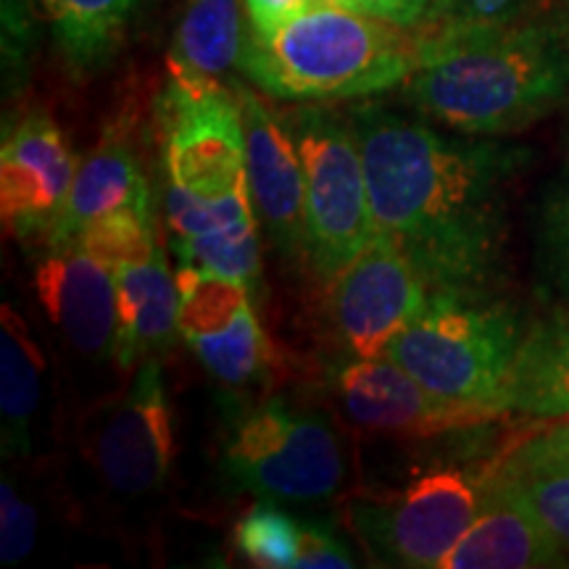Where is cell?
Listing matches in <instances>:
<instances>
[{
    "mask_svg": "<svg viewBox=\"0 0 569 569\" xmlns=\"http://www.w3.org/2000/svg\"><path fill=\"white\" fill-rule=\"evenodd\" d=\"M146 177L134 159L132 148L122 134H106L101 146L77 167L67 203L51 230L46 234L48 248L63 246L80 234L84 227L106 217V213L132 203H148Z\"/></svg>",
    "mask_w": 569,
    "mask_h": 569,
    "instance_id": "ac0fdd59",
    "label": "cell"
},
{
    "mask_svg": "<svg viewBox=\"0 0 569 569\" xmlns=\"http://www.w3.org/2000/svg\"><path fill=\"white\" fill-rule=\"evenodd\" d=\"M74 177L77 163L59 124L42 111L21 117L6 130L0 148V213L6 230L17 238L48 234Z\"/></svg>",
    "mask_w": 569,
    "mask_h": 569,
    "instance_id": "7c38bea8",
    "label": "cell"
},
{
    "mask_svg": "<svg viewBox=\"0 0 569 569\" xmlns=\"http://www.w3.org/2000/svg\"><path fill=\"white\" fill-rule=\"evenodd\" d=\"M338 398L356 425L386 436L427 438L465 430L503 415L496 407L465 403L427 390L407 369L386 359L346 361L338 372Z\"/></svg>",
    "mask_w": 569,
    "mask_h": 569,
    "instance_id": "8fae6325",
    "label": "cell"
},
{
    "mask_svg": "<svg viewBox=\"0 0 569 569\" xmlns=\"http://www.w3.org/2000/svg\"><path fill=\"white\" fill-rule=\"evenodd\" d=\"M74 71L103 67L130 30L140 0H34Z\"/></svg>",
    "mask_w": 569,
    "mask_h": 569,
    "instance_id": "7402d4cb",
    "label": "cell"
},
{
    "mask_svg": "<svg viewBox=\"0 0 569 569\" xmlns=\"http://www.w3.org/2000/svg\"><path fill=\"white\" fill-rule=\"evenodd\" d=\"M561 540L546 528L509 467L490 472L478 517L440 569H536L567 565Z\"/></svg>",
    "mask_w": 569,
    "mask_h": 569,
    "instance_id": "5bb4252c",
    "label": "cell"
},
{
    "mask_svg": "<svg viewBox=\"0 0 569 569\" xmlns=\"http://www.w3.org/2000/svg\"><path fill=\"white\" fill-rule=\"evenodd\" d=\"M34 538H38V511L3 478L0 482V561L19 565L32 553Z\"/></svg>",
    "mask_w": 569,
    "mask_h": 569,
    "instance_id": "484cf974",
    "label": "cell"
},
{
    "mask_svg": "<svg viewBox=\"0 0 569 569\" xmlns=\"http://www.w3.org/2000/svg\"><path fill=\"white\" fill-rule=\"evenodd\" d=\"M306 182V256L336 277L375 234L369 188L353 124L325 109L296 111L284 122Z\"/></svg>",
    "mask_w": 569,
    "mask_h": 569,
    "instance_id": "5b68a950",
    "label": "cell"
},
{
    "mask_svg": "<svg viewBox=\"0 0 569 569\" xmlns=\"http://www.w3.org/2000/svg\"><path fill=\"white\" fill-rule=\"evenodd\" d=\"M525 340L515 309L482 290H432L388 359L432 393L501 409V396ZM503 411V409H501Z\"/></svg>",
    "mask_w": 569,
    "mask_h": 569,
    "instance_id": "277c9868",
    "label": "cell"
},
{
    "mask_svg": "<svg viewBox=\"0 0 569 569\" xmlns=\"http://www.w3.org/2000/svg\"><path fill=\"white\" fill-rule=\"evenodd\" d=\"M296 567L301 569H346L353 567L351 551L346 549L343 540L327 525L306 522L301 525V538H298V559Z\"/></svg>",
    "mask_w": 569,
    "mask_h": 569,
    "instance_id": "f546056e",
    "label": "cell"
},
{
    "mask_svg": "<svg viewBox=\"0 0 569 569\" xmlns=\"http://www.w3.org/2000/svg\"><path fill=\"white\" fill-rule=\"evenodd\" d=\"M543 256L549 272L569 293V174L551 196L543 213Z\"/></svg>",
    "mask_w": 569,
    "mask_h": 569,
    "instance_id": "4316f807",
    "label": "cell"
},
{
    "mask_svg": "<svg viewBox=\"0 0 569 569\" xmlns=\"http://www.w3.org/2000/svg\"><path fill=\"white\" fill-rule=\"evenodd\" d=\"M501 409L540 419L569 417V311L525 332Z\"/></svg>",
    "mask_w": 569,
    "mask_h": 569,
    "instance_id": "d6986e66",
    "label": "cell"
},
{
    "mask_svg": "<svg viewBox=\"0 0 569 569\" xmlns=\"http://www.w3.org/2000/svg\"><path fill=\"white\" fill-rule=\"evenodd\" d=\"M528 0H448L443 19L430 30H482L519 19Z\"/></svg>",
    "mask_w": 569,
    "mask_h": 569,
    "instance_id": "83f0119b",
    "label": "cell"
},
{
    "mask_svg": "<svg viewBox=\"0 0 569 569\" xmlns=\"http://www.w3.org/2000/svg\"><path fill=\"white\" fill-rule=\"evenodd\" d=\"M446 6L448 0H356V11L419 32L436 27L443 19Z\"/></svg>",
    "mask_w": 569,
    "mask_h": 569,
    "instance_id": "f1b7e54d",
    "label": "cell"
},
{
    "mask_svg": "<svg viewBox=\"0 0 569 569\" xmlns=\"http://www.w3.org/2000/svg\"><path fill=\"white\" fill-rule=\"evenodd\" d=\"M88 453L101 480L119 496H148L167 482L174 427L159 356L142 359L130 386L98 409Z\"/></svg>",
    "mask_w": 569,
    "mask_h": 569,
    "instance_id": "9c48e42d",
    "label": "cell"
},
{
    "mask_svg": "<svg viewBox=\"0 0 569 569\" xmlns=\"http://www.w3.org/2000/svg\"><path fill=\"white\" fill-rule=\"evenodd\" d=\"M511 465L519 467H551L567 469L569 472V425H561L557 430L546 432L528 446L519 448Z\"/></svg>",
    "mask_w": 569,
    "mask_h": 569,
    "instance_id": "4dcf8cb0",
    "label": "cell"
},
{
    "mask_svg": "<svg viewBox=\"0 0 569 569\" xmlns=\"http://www.w3.org/2000/svg\"><path fill=\"white\" fill-rule=\"evenodd\" d=\"M422 48L425 32L317 0L277 32L248 34L240 69L277 101H348L407 82Z\"/></svg>",
    "mask_w": 569,
    "mask_h": 569,
    "instance_id": "3957f363",
    "label": "cell"
},
{
    "mask_svg": "<svg viewBox=\"0 0 569 569\" xmlns=\"http://www.w3.org/2000/svg\"><path fill=\"white\" fill-rule=\"evenodd\" d=\"M42 356L24 319L9 303L0 311V419L3 453L24 457L30 451L32 419L40 407Z\"/></svg>",
    "mask_w": 569,
    "mask_h": 569,
    "instance_id": "ffe728a7",
    "label": "cell"
},
{
    "mask_svg": "<svg viewBox=\"0 0 569 569\" xmlns=\"http://www.w3.org/2000/svg\"><path fill=\"white\" fill-rule=\"evenodd\" d=\"M375 232L409 256L430 290H482L501 264L509 184L522 148L446 138L380 106L353 111Z\"/></svg>",
    "mask_w": 569,
    "mask_h": 569,
    "instance_id": "6da1fadb",
    "label": "cell"
},
{
    "mask_svg": "<svg viewBox=\"0 0 569 569\" xmlns=\"http://www.w3.org/2000/svg\"><path fill=\"white\" fill-rule=\"evenodd\" d=\"M569 90V24L511 21L482 30H425L403 96L432 122L469 138L538 122Z\"/></svg>",
    "mask_w": 569,
    "mask_h": 569,
    "instance_id": "7a4b0ae2",
    "label": "cell"
},
{
    "mask_svg": "<svg viewBox=\"0 0 569 569\" xmlns=\"http://www.w3.org/2000/svg\"><path fill=\"white\" fill-rule=\"evenodd\" d=\"M246 40L240 0H188L169 53V71L219 80L240 67Z\"/></svg>",
    "mask_w": 569,
    "mask_h": 569,
    "instance_id": "44dd1931",
    "label": "cell"
},
{
    "mask_svg": "<svg viewBox=\"0 0 569 569\" xmlns=\"http://www.w3.org/2000/svg\"><path fill=\"white\" fill-rule=\"evenodd\" d=\"M432 290L388 234L372 240L332 277V319L356 359H386Z\"/></svg>",
    "mask_w": 569,
    "mask_h": 569,
    "instance_id": "30bf717a",
    "label": "cell"
},
{
    "mask_svg": "<svg viewBox=\"0 0 569 569\" xmlns=\"http://www.w3.org/2000/svg\"><path fill=\"white\" fill-rule=\"evenodd\" d=\"M325 3H332V6H343V9H353V11H356V0H325Z\"/></svg>",
    "mask_w": 569,
    "mask_h": 569,
    "instance_id": "d6a6232c",
    "label": "cell"
},
{
    "mask_svg": "<svg viewBox=\"0 0 569 569\" xmlns=\"http://www.w3.org/2000/svg\"><path fill=\"white\" fill-rule=\"evenodd\" d=\"M232 538L248 565L288 569L296 567L301 525H296L293 517L284 515L267 498V501L256 503L238 519Z\"/></svg>",
    "mask_w": 569,
    "mask_h": 569,
    "instance_id": "cb8c5ba5",
    "label": "cell"
},
{
    "mask_svg": "<svg viewBox=\"0 0 569 569\" xmlns=\"http://www.w3.org/2000/svg\"><path fill=\"white\" fill-rule=\"evenodd\" d=\"M167 182L196 196L248 188L246 127L238 92L219 80L169 71L161 106Z\"/></svg>",
    "mask_w": 569,
    "mask_h": 569,
    "instance_id": "ba28073f",
    "label": "cell"
},
{
    "mask_svg": "<svg viewBox=\"0 0 569 569\" xmlns=\"http://www.w3.org/2000/svg\"><path fill=\"white\" fill-rule=\"evenodd\" d=\"M34 290L56 330L80 353L113 356L117 274L80 243L48 248L34 272Z\"/></svg>",
    "mask_w": 569,
    "mask_h": 569,
    "instance_id": "2e32d148",
    "label": "cell"
},
{
    "mask_svg": "<svg viewBox=\"0 0 569 569\" xmlns=\"http://www.w3.org/2000/svg\"><path fill=\"white\" fill-rule=\"evenodd\" d=\"M246 127V180L256 217L284 253L306 251V182L288 127L251 90H238Z\"/></svg>",
    "mask_w": 569,
    "mask_h": 569,
    "instance_id": "9a60e30c",
    "label": "cell"
},
{
    "mask_svg": "<svg viewBox=\"0 0 569 569\" xmlns=\"http://www.w3.org/2000/svg\"><path fill=\"white\" fill-rule=\"evenodd\" d=\"M315 3L317 0H246V13L253 34H272Z\"/></svg>",
    "mask_w": 569,
    "mask_h": 569,
    "instance_id": "1f68e13d",
    "label": "cell"
},
{
    "mask_svg": "<svg viewBox=\"0 0 569 569\" xmlns=\"http://www.w3.org/2000/svg\"><path fill=\"white\" fill-rule=\"evenodd\" d=\"M256 219L248 188L224 196H196L167 182V222L180 264L232 277L251 293L261 282Z\"/></svg>",
    "mask_w": 569,
    "mask_h": 569,
    "instance_id": "4fadbf2b",
    "label": "cell"
},
{
    "mask_svg": "<svg viewBox=\"0 0 569 569\" xmlns=\"http://www.w3.org/2000/svg\"><path fill=\"white\" fill-rule=\"evenodd\" d=\"M546 528L569 549V472L551 467L507 465Z\"/></svg>",
    "mask_w": 569,
    "mask_h": 569,
    "instance_id": "d4e9b609",
    "label": "cell"
},
{
    "mask_svg": "<svg viewBox=\"0 0 569 569\" xmlns=\"http://www.w3.org/2000/svg\"><path fill=\"white\" fill-rule=\"evenodd\" d=\"M117 343L119 367H134L172 346L180 332V288L167 253L156 246L146 259L117 272Z\"/></svg>",
    "mask_w": 569,
    "mask_h": 569,
    "instance_id": "e0dca14e",
    "label": "cell"
},
{
    "mask_svg": "<svg viewBox=\"0 0 569 569\" xmlns=\"http://www.w3.org/2000/svg\"><path fill=\"white\" fill-rule=\"evenodd\" d=\"M234 486L269 501H322L346 480L343 448L330 425L282 401L248 411L224 448Z\"/></svg>",
    "mask_w": 569,
    "mask_h": 569,
    "instance_id": "8992f818",
    "label": "cell"
},
{
    "mask_svg": "<svg viewBox=\"0 0 569 569\" xmlns=\"http://www.w3.org/2000/svg\"><path fill=\"white\" fill-rule=\"evenodd\" d=\"M71 243H80L84 251L103 261L106 267H111L113 272L130 261L146 259L159 246L153 230L151 201L122 206V209L106 213V217L84 227Z\"/></svg>",
    "mask_w": 569,
    "mask_h": 569,
    "instance_id": "603a6c76",
    "label": "cell"
},
{
    "mask_svg": "<svg viewBox=\"0 0 569 569\" xmlns=\"http://www.w3.org/2000/svg\"><path fill=\"white\" fill-rule=\"evenodd\" d=\"M488 475L430 469L396 493L351 507V525L377 557L396 567H440L478 517Z\"/></svg>",
    "mask_w": 569,
    "mask_h": 569,
    "instance_id": "52a82bcc",
    "label": "cell"
}]
</instances>
